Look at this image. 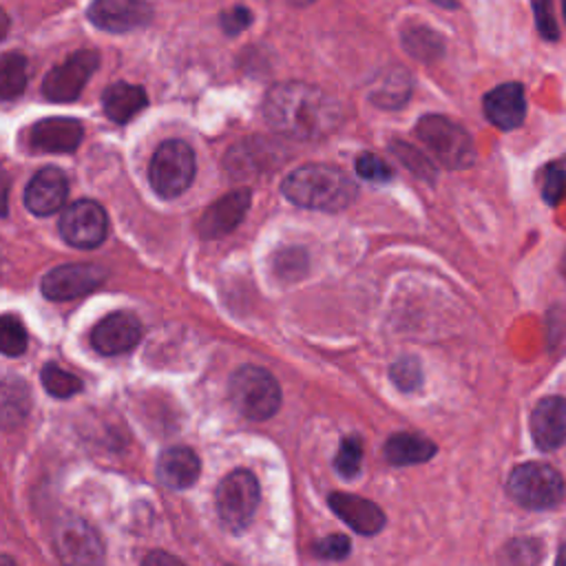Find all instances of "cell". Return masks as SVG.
<instances>
[{
    "instance_id": "8992f818",
    "label": "cell",
    "mask_w": 566,
    "mask_h": 566,
    "mask_svg": "<svg viewBox=\"0 0 566 566\" xmlns=\"http://www.w3.org/2000/svg\"><path fill=\"white\" fill-rule=\"evenodd\" d=\"M259 497H261L259 480L254 478L252 471H248V469L230 471L219 482L217 493H214L217 513H219L223 526L230 528L232 533H241L250 524V520L259 506Z\"/></svg>"
},
{
    "instance_id": "f1b7e54d",
    "label": "cell",
    "mask_w": 566,
    "mask_h": 566,
    "mask_svg": "<svg viewBox=\"0 0 566 566\" xmlns=\"http://www.w3.org/2000/svg\"><path fill=\"white\" fill-rule=\"evenodd\" d=\"M360 464H363V444H360V438L358 436H347L343 438L338 451H336V458H334V467L336 471L345 478V480H352L358 475L360 471Z\"/></svg>"
},
{
    "instance_id": "7402d4cb",
    "label": "cell",
    "mask_w": 566,
    "mask_h": 566,
    "mask_svg": "<svg viewBox=\"0 0 566 566\" xmlns=\"http://www.w3.org/2000/svg\"><path fill=\"white\" fill-rule=\"evenodd\" d=\"M146 102H148L146 91L142 86L128 84V82L111 84L102 97L106 117H111L117 124H124L130 117H135L146 106Z\"/></svg>"
},
{
    "instance_id": "52a82bcc",
    "label": "cell",
    "mask_w": 566,
    "mask_h": 566,
    "mask_svg": "<svg viewBox=\"0 0 566 566\" xmlns=\"http://www.w3.org/2000/svg\"><path fill=\"white\" fill-rule=\"evenodd\" d=\"M195 177V153L186 142H164L148 166V181L153 190L166 199L179 197Z\"/></svg>"
},
{
    "instance_id": "8fae6325",
    "label": "cell",
    "mask_w": 566,
    "mask_h": 566,
    "mask_svg": "<svg viewBox=\"0 0 566 566\" xmlns=\"http://www.w3.org/2000/svg\"><path fill=\"white\" fill-rule=\"evenodd\" d=\"M104 276L106 272L91 263L60 265L42 279V294L51 301H71L95 290Z\"/></svg>"
},
{
    "instance_id": "ac0fdd59",
    "label": "cell",
    "mask_w": 566,
    "mask_h": 566,
    "mask_svg": "<svg viewBox=\"0 0 566 566\" xmlns=\"http://www.w3.org/2000/svg\"><path fill=\"white\" fill-rule=\"evenodd\" d=\"M250 208V190H232L217 199L199 219V234L214 239L234 230Z\"/></svg>"
},
{
    "instance_id": "7a4b0ae2",
    "label": "cell",
    "mask_w": 566,
    "mask_h": 566,
    "mask_svg": "<svg viewBox=\"0 0 566 566\" xmlns=\"http://www.w3.org/2000/svg\"><path fill=\"white\" fill-rule=\"evenodd\" d=\"M283 195L303 208L338 212L356 197L354 181L336 166L305 164L294 168L281 184Z\"/></svg>"
},
{
    "instance_id": "603a6c76",
    "label": "cell",
    "mask_w": 566,
    "mask_h": 566,
    "mask_svg": "<svg viewBox=\"0 0 566 566\" xmlns=\"http://www.w3.org/2000/svg\"><path fill=\"white\" fill-rule=\"evenodd\" d=\"M27 84V60L18 51H9L0 60V95L11 99L22 93Z\"/></svg>"
},
{
    "instance_id": "5b68a950",
    "label": "cell",
    "mask_w": 566,
    "mask_h": 566,
    "mask_svg": "<svg viewBox=\"0 0 566 566\" xmlns=\"http://www.w3.org/2000/svg\"><path fill=\"white\" fill-rule=\"evenodd\" d=\"M230 400L245 418L265 420L281 405V387L268 369L243 365L230 376Z\"/></svg>"
},
{
    "instance_id": "30bf717a",
    "label": "cell",
    "mask_w": 566,
    "mask_h": 566,
    "mask_svg": "<svg viewBox=\"0 0 566 566\" xmlns=\"http://www.w3.org/2000/svg\"><path fill=\"white\" fill-rule=\"evenodd\" d=\"M99 57L95 51H77L69 55L64 62L55 64L42 80L44 97L53 102H71L75 99L93 71L97 69Z\"/></svg>"
},
{
    "instance_id": "e0dca14e",
    "label": "cell",
    "mask_w": 566,
    "mask_h": 566,
    "mask_svg": "<svg viewBox=\"0 0 566 566\" xmlns=\"http://www.w3.org/2000/svg\"><path fill=\"white\" fill-rule=\"evenodd\" d=\"M69 192V184L66 177L60 168L46 166L40 168L31 181L24 188V206L38 214V217H46L53 214L62 208L64 199Z\"/></svg>"
},
{
    "instance_id": "6da1fadb",
    "label": "cell",
    "mask_w": 566,
    "mask_h": 566,
    "mask_svg": "<svg viewBox=\"0 0 566 566\" xmlns=\"http://www.w3.org/2000/svg\"><path fill=\"white\" fill-rule=\"evenodd\" d=\"M268 124L296 139H316L332 133L340 122L338 102L318 86L305 82H281L263 99Z\"/></svg>"
},
{
    "instance_id": "484cf974",
    "label": "cell",
    "mask_w": 566,
    "mask_h": 566,
    "mask_svg": "<svg viewBox=\"0 0 566 566\" xmlns=\"http://www.w3.org/2000/svg\"><path fill=\"white\" fill-rule=\"evenodd\" d=\"M40 380L44 385V389L55 396V398H71L75 394L82 391V380L69 371H64L62 367H57L55 363H46L42 367Z\"/></svg>"
},
{
    "instance_id": "9a60e30c",
    "label": "cell",
    "mask_w": 566,
    "mask_h": 566,
    "mask_svg": "<svg viewBox=\"0 0 566 566\" xmlns=\"http://www.w3.org/2000/svg\"><path fill=\"white\" fill-rule=\"evenodd\" d=\"M329 509L358 535H376L385 528V513L382 509L360 495L354 493H343V491H334L327 497Z\"/></svg>"
},
{
    "instance_id": "f35d334b",
    "label": "cell",
    "mask_w": 566,
    "mask_h": 566,
    "mask_svg": "<svg viewBox=\"0 0 566 566\" xmlns=\"http://www.w3.org/2000/svg\"><path fill=\"white\" fill-rule=\"evenodd\" d=\"M2 566H15V564L11 562V557H9V555H4V557H2Z\"/></svg>"
},
{
    "instance_id": "f546056e",
    "label": "cell",
    "mask_w": 566,
    "mask_h": 566,
    "mask_svg": "<svg viewBox=\"0 0 566 566\" xmlns=\"http://www.w3.org/2000/svg\"><path fill=\"white\" fill-rule=\"evenodd\" d=\"M0 347L7 356H22L27 349V329L13 314H4L0 321Z\"/></svg>"
},
{
    "instance_id": "5bb4252c",
    "label": "cell",
    "mask_w": 566,
    "mask_h": 566,
    "mask_svg": "<svg viewBox=\"0 0 566 566\" xmlns=\"http://www.w3.org/2000/svg\"><path fill=\"white\" fill-rule=\"evenodd\" d=\"M86 15L97 29L122 33L146 24L153 15V7L139 0H97L88 7Z\"/></svg>"
},
{
    "instance_id": "83f0119b",
    "label": "cell",
    "mask_w": 566,
    "mask_h": 566,
    "mask_svg": "<svg viewBox=\"0 0 566 566\" xmlns=\"http://www.w3.org/2000/svg\"><path fill=\"white\" fill-rule=\"evenodd\" d=\"M537 186L542 192V199L548 206H557L564 199L566 192V170L562 164L551 161L537 172Z\"/></svg>"
},
{
    "instance_id": "277c9868",
    "label": "cell",
    "mask_w": 566,
    "mask_h": 566,
    "mask_svg": "<svg viewBox=\"0 0 566 566\" xmlns=\"http://www.w3.org/2000/svg\"><path fill=\"white\" fill-rule=\"evenodd\" d=\"M418 139L444 166L462 170L475 161V144L471 135L444 115H424L416 126Z\"/></svg>"
},
{
    "instance_id": "4316f807",
    "label": "cell",
    "mask_w": 566,
    "mask_h": 566,
    "mask_svg": "<svg viewBox=\"0 0 566 566\" xmlns=\"http://www.w3.org/2000/svg\"><path fill=\"white\" fill-rule=\"evenodd\" d=\"M405 46L411 51L413 57L418 60H431V57H438L444 49L440 35L427 27H416V29H409L405 31V38H402Z\"/></svg>"
},
{
    "instance_id": "4fadbf2b",
    "label": "cell",
    "mask_w": 566,
    "mask_h": 566,
    "mask_svg": "<svg viewBox=\"0 0 566 566\" xmlns=\"http://www.w3.org/2000/svg\"><path fill=\"white\" fill-rule=\"evenodd\" d=\"M531 438L539 451H555L566 440V398L544 396L531 413Z\"/></svg>"
},
{
    "instance_id": "d590c367",
    "label": "cell",
    "mask_w": 566,
    "mask_h": 566,
    "mask_svg": "<svg viewBox=\"0 0 566 566\" xmlns=\"http://www.w3.org/2000/svg\"><path fill=\"white\" fill-rule=\"evenodd\" d=\"M142 566H188L179 557L166 553V551H150L144 559Z\"/></svg>"
},
{
    "instance_id": "3957f363",
    "label": "cell",
    "mask_w": 566,
    "mask_h": 566,
    "mask_svg": "<svg viewBox=\"0 0 566 566\" xmlns=\"http://www.w3.org/2000/svg\"><path fill=\"white\" fill-rule=\"evenodd\" d=\"M506 493L524 509L548 511L564 502L566 480L546 462H524L509 473Z\"/></svg>"
},
{
    "instance_id": "74e56055",
    "label": "cell",
    "mask_w": 566,
    "mask_h": 566,
    "mask_svg": "<svg viewBox=\"0 0 566 566\" xmlns=\"http://www.w3.org/2000/svg\"><path fill=\"white\" fill-rule=\"evenodd\" d=\"M559 272L564 274V279H566V252H564V256H562V263H559Z\"/></svg>"
},
{
    "instance_id": "ffe728a7",
    "label": "cell",
    "mask_w": 566,
    "mask_h": 566,
    "mask_svg": "<svg viewBox=\"0 0 566 566\" xmlns=\"http://www.w3.org/2000/svg\"><path fill=\"white\" fill-rule=\"evenodd\" d=\"M201 471L199 455L188 447H168L157 458V475L168 489H188Z\"/></svg>"
},
{
    "instance_id": "d6a6232c",
    "label": "cell",
    "mask_w": 566,
    "mask_h": 566,
    "mask_svg": "<svg viewBox=\"0 0 566 566\" xmlns=\"http://www.w3.org/2000/svg\"><path fill=\"white\" fill-rule=\"evenodd\" d=\"M356 172L358 177L367 179V181H389L391 179V168L371 153H363L356 159Z\"/></svg>"
},
{
    "instance_id": "cb8c5ba5",
    "label": "cell",
    "mask_w": 566,
    "mask_h": 566,
    "mask_svg": "<svg viewBox=\"0 0 566 566\" xmlns=\"http://www.w3.org/2000/svg\"><path fill=\"white\" fill-rule=\"evenodd\" d=\"M544 544L535 537H515L500 553V566H539Z\"/></svg>"
},
{
    "instance_id": "8d00e7d4",
    "label": "cell",
    "mask_w": 566,
    "mask_h": 566,
    "mask_svg": "<svg viewBox=\"0 0 566 566\" xmlns=\"http://www.w3.org/2000/svg\"><path fill=\"white\" fill-rule=\"evenodd\" d=\"M555 566H566V542L559 546L557 551V559H555Z\"/></svg>"
},
{
    "instance_id": "d4e9b609",
    "label": "cell",
    "mask_w": 566,
    "mask_h": 566,
    "mask_svg": "<svg viewBox=\"0 0 566 566\" xmlns=\"http://www.w3.org/2000/svg\"><path fill=\"white\" fill-rule=\"evenodd\" d=\"M376 104L382 108H398L407 97H409V77L396 69L382 75V80L374 86L369 95Z\"/></svg>"
},
{
    "instance_id": "4dcf8cb0",
    "label": "cell",
    "mask_w": 566,
    "mask_h": 566,
    "mask_svg": "<svg viewBox=\"0 0 566 566\" xmlns=\"http://www.w3.org/2000/svg\"><path fill=\"white\" fill-rule=\"evenodd\" d=\"M389 376L394 380L396 387H400L402 391H413L420 382H422V371H420V363L416 358H400L389 367Z\"/></svg>"
},
{
    "instance_id": "9c48e42d",
    "label": "cell",
    "mask_w": 566,
    "mask_h": 566,
    "mask_svg": "<svg viewBox=\"0 0 566 566\" xmlns=\"http://www.w3.org/2000/svg\"><path fill=\"white\" fill-rule=\"evenodd\" d=\"M60 234L66 243L88 250L106 239L108 219L104 208L91 199H77L60 214Z\"/></svg>"
},
{
    "instance_id": "ba28073f",
    "label": "cell",
    "mask_w": 566,
    "mask_h": 566,
    "mask_svg": "<svg viewBox=\"0 0 566 566\" xmlns=\"http://www.w3.org/2000/svg\"><path fill=\"white\" fill-rule=\"evenodd\" d=\"M53 546L62 566L104 564V544L97 531L77 515H66L55 524Z\"/></svg>"
},
{
    "instance_id": "44dd1931",
    "label": "cell",
    "mask_w": 566,
    "mask_h": 566,
    "mask_svg": "<svg viewBox=\"0 0 566 566\" xmlns=\"http://www.w3.org/2000/svg\"><path fill=\"white\" fill-rule=\"evenodd\" d=\"M382 451H385V460L389 464L407 467V464H420V462L431 460L436 455L438 447L424 436L400 431V433H394L387 438Z\"/></svg>"
},
{
    "instance_id": "7c38bea8",
    "label": "cell",
    "mask_w": 566,
    "mask_h": 566,
    "mask_svg": "<svg viewBox=\"0 0 566 566\" xmlns=\"http://www.w3.org/2000/svg\"><path fill=\"white\" fill-rule=\"evenodd\" d=\"M142 338V325L130 312H113L91 329V345L104 356L133 349Z\"/></svg>"
},
{
    "instance_id": "2e32d148",
    "label": "cell",
    "mask_w": 566,
    "mask_h": 566,
    "mask_svg": "<svg viewBox=\"0 0 566 566\" xmlns=\"http://www.w3.org/2000/svg\"><path fill=\"white\" fill-rule=\"evenodd\" d=\"M482 104L486 119L500 130H513L522 126L526 117V93L520 82H506L491 88Z\"/></svg>"
},
{
    "instance_id": "d6986e66",
    "label": "cell",
    "mask_w": 566,
    "mask_h": 566,
    "mask_svg": "<svg viewBox=\"0 0 566 566\" xmlns=\"http://www.w3.org/2000/svg\"><path fill=\"white\" fill-rule=\"evenodd\" d=\"M82 137V124L71 117H46L31 128V146L42 153H71L80 146Z\"/></svg>"
},
{
    "instance_id": "836d02e7",
    "label": "cell",
    "mask_w": 566,
    "mask_h": 566,
    "mask_svg": "<svg viewBox=\"0 0 566 566\" xmlns=\"http://www.w3.org/2000/svg\"><path fill=\"white\" fill-rule=\"evenodd\" d=\"M349 551L352 542L345 535H327L312 546V553L318 559H345Z\"/></svg>"
},
{
    "instance_id": "1f68e13d",
    "label": "cell",
    "mask_w": 566,
    "mask_h": 566,
    "mask_svg": "<svg viewBox=\"0 0 566 566\" xmlns=\"http://www.w3.org/2000/svg\"><path fill=\"white\" fill-rule=\"evenodd\" d=\"M533 13H535V29L537 33L546 40V42H557L559 40V27H557V20L553 15V2L548 0H535L531 4Z\"/></svg>"
},
{
    "instance_id": "e575fe53",
    "label": "cell",
    "mask_w": 566,
    "mask_h": 566,
    "mask_svg": "<svg viewBox=\"0 0 566 566\" xmlns=\"http://www.w3.org/2000/svg\"><path fill=\"white\" fill-rule=\"evenodd\" d=\"M252 22V13L245 7H232L221 13V29L228 35H237Z\"/></svg>"
},
{
    "instance_id": "ab89813d",
    "label": "cell",
    "mask_w": 566,
    "mask_h": 566,
    "mask_svg": "<svg viewBox=\"0 0 566 566\" xmlns=\"http://www.w3.org/2000/svg\"><path fill=\"white\" fill-rule=\"evenodd\" d=\"M562 11H564V20H566V0L562 2Z\"/></svg>"
}]
</instances>
